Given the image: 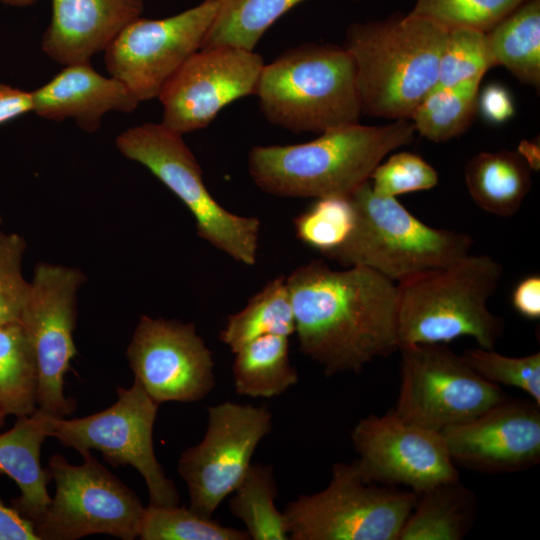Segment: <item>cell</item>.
Instances as JSON below:
<instances>
[{
    "label": "cell",
    "mask_w": 540,
    "mask_h": 540,
    "mask_svg": "<svg viewBox=\"0 0 540 540\" xmlns=\"http://www.w3.org/2000/svg\"><path fill=\"white\" fill-rule=\"evenodd\" d=\"M301 353L326 376L360 372L398 351L397 283L363 266L312 260L287 277Z\"/></svg>",
    "instance_id": "cell-1"
},
{
    "label": "cell",
    "mask_w": 540,
    "mask_h": 540,
    "mask_svg": "<svg viewBox=\"0 0 540 540\" xmlns=\"http://www.w3.org/2000/svg\"><path fill=\"white\" fill-rule=\"evenodd\" d=\"M415 132L410 119L382 126L342 125L306 143L254 146L248 170L256 186L271 195L349 197L370 180L387 154L410 144Z\"/></svg>",
    "instance_id": "cell-2"
},
{
    "label": "cell",
    "mask_w": 540,
    "mask_h": 540,
    "mask_svg": "<svg viewBox=\"0 0 540 540\" xmlns=\"http://www.w3.org/2000/svg\"><path fill=\"white\" fill-rule=\"evenodd\" d=\"M447 34L445 27L409 13L351 24L343 47L355 62L362 114L410 119L437 84Z\"/></svg>",
    "instance_id": "cell-3"
},
{
    "label": "cell",
    "mask_w": 540,
    "mask_h": 540,
    "mask_svg": "<svg viewBox=\"0 0 540 540\" xmlns=\"http://www.w3.org/2000/svg\"><path fill=\"white\" fill-rule=\"evenodd\" d=\"M503 272V266L491 256L469 253L397 283L399 347L446 344L469 336L479 347L494 349L504 322L489 310L488 301Z\"/></svg>",
    "instance_id": "cell-4"
},
{
    "label": "cell",
    "mask_w": 540,
    "mask_h": 540,
    "mask_svg": "<svg viewBox=\"0 0 540 540\" xmlns=\"http://www.w3.org/2000/svg\"><path fill=\"white\" fill-rule=\"evenodd\" d=\"M255 95L270 123L294 133L321 134L362 115L354 59L334 44L284 51L264 65Z\"/></svg>",
    "instance_id": "cell-5"
},
{
    "label": "cell",
    "mask_w": 540,
    "mask_h": 540,
    "mask_svg": "<svg viewBox=\"0 0 540 540\" xmlns=\"http://www.w3.org/2000/svg\"><path fill=\"white\" fill-rule=\"evenodd\" d=\"M355 222L347 240L327 258L363 266L395 283L449 265L470 253L471 236L427 225L396 197L376 194L370 180L352 195Z\"/></svg>",
    "instance_id": "cell-6"
},
{
    "label": "cell",
    "mask_w": 540,
    "mask_h": 540,
    "mask_svg": "<svg viewBox=\"0 0 540 540\" xmlns=\"http://www.w3.org/2000/svg\"><path fill=\"white\" fill-rule=\"evenodd\" d=\"M119 151L156 176L189 209L197 234L246 266L256 264L261 223L226 210L204 184L202 170L182 135L162 123H145L122 132Z\"/></svg>",
    "instance_id": "cell-7"
},
{
    "label": "cell",
    "mask_w": 540,
    "mask_h": 540,
    "mask_svg": "<svg viewBox=\"0 0 540 540\" xmlns=\"http://www.w3.org/2000/svg\"><path fill=\"white\" fill-rule=\"evenodd\" d=\"M417 494L367 480L355 461L333 464L328 486L284 508L292 540H399Z\"/></svg>",
    "instance_id": "cell-8"
},
{
    "label": "cell",
    "mask_w": 540,
    "mask_h": 540,
    "mask_svg": "<svg viewBox=\"0 0 540 540\" xmlns=\"http://www.w3.org/2000/svg\"><path fill=\"white\" fill-rule=\"evenodd\" d=\"M117 401L107 409L83 417L65 419L34 412L47 437L80 454L98 450L112 466L134 467L144 478L149 504L175 506L179 494L156 459L153 426L158 406L134 380L126 389L118 387Z\"/></svg>",
    "instance_id": "cell-9"
},
{
    "label": "cell",
    "mask_w": 540,
    "mask_h": 540,
    "mask_svg": "<svg viewBox=\"0 0 540 540\" xmlns=\"http://www.w3.org/2000/svg\"><path fill=\"white\" fill-rule=\"evenodd\" d=\"M83 463L70 464L62 455L50 457L48 470L56 493L33 524L39 540H75L108 534L123 540L139 535L145 507L137 495L110 473L90 451Z\"/></svg>",
    "instance_id": "cell-10"
},
{
    "label": "cell",
    "mask_w": 540,
    "mask_h": 540,
    "mask_svg": "<svg viewBox=\"0 0 540 540\" xmlns=\"http://www.w3.org/2000/svg\"><path fill=\"white\" fill-rule=\"evenodd\" d=\"M401 383L392 409L403 420L441 432L507 399L444 343L400 346Z\"/></svg>",
    "instance_id": "cell-11"
},
{
    "label": "cell",
    "mask_w": 540,
    "mask_h": 540,
    "mask_svg": "<svg viewBox=\"0 0 540 540\" xmlns=\"http://www.w3.org/2000/svg\"><path fill=\"white\" fill-rule=\"evenodd\" d=\"M83 281L78 269L39 263L20 314L37 364V409L48 416L65 417L76 409L64 395V376L77 353L73 331Z\"/></svg>",
    "instance_id": "cell-12"
},
{
    "label": "cell",
    "mask_w": 540,
    "mask_h": 540,
    "mask_svg": "<svg viewBox=\"0 0 540 540\" xmlns=\"http://www.w3.org/2000/svg\"><path fill=\"white\" fill-rule=\"evenodd\" d=\"M202 441L185 449L178 473L190 497V509L211 518L220 503L237 487L256 447L271 432L272 414L266 405L223 402L209 406Z\"/></svg>",
    "instance_id": "cell-13"
},
{
    "label": "cell",
    "mask_w": 540,
    "mask_h": 540,
    "mask_svg": "<svg viewBox=\"0 0 540 540\" xmlns=\"http://www.w3.org/2000/svg\"><path fill=\"white\" fill-rule=\"evenodd\" d=\"M218 6V0H204L168 18L133 20L104 50L108 72L139 102L158 98L176 71L201 48Z\"/></svg>",
    "instance_id": "cell-14"
},
{
    "label": "cell",
    "mask_w": 540,
    "mask_h": 540,
    "mask_svg": "<svg viewBox=\"0 0 540 540\" xmlns=\"http://www.w3.org/2000/svg\"><path fill=\"white\" fill-rule=\"evenodd\" d=\"M351 440L359 455L355 463L369 481L404 485L419 494L459 479L442 433L409 423L393 410L359 420Z\"/></svg>",
    "instance_id": "cell-15"
},
{
    "label": "cell",
    "mask_w": 540,
    "mask_h": 540,
    "mask_svg": "<svg viewBox=\"0 0 540 540\" xmlns=\"http://www.w3.org/2000/svg\"><path fill=\"white\" fill-rule=\"evenodd\" d=\"M264 65L254 50L226 45L199 49L158 97L162 124L181 135L205 128L225 106L256 94Z\"/></svg>",
    "instance_id": "cell-16"
},
{
    "label": "cell",
    "mask_w": 540,
    "mask_h": 540,
    "mask_svg": "<svg viewBox=\"0 0 540 540\" xmlns=\"http://www.w3.org/2000/svg\"><path fill=\"white\" fill-rule=\"evenodd\" d=\"M127 358L134 380L158 404L200 401L215 386L212 352L192 323L142 316Z\"/></svg>",
    "instance_id": "cell-17"
},
{
    "label": "cell",
    "mask_w": 540,
    "mask_h": 540,
    "mask_svg": "<svg viewBox=\"0 0 540 540\" xmlns=\"http://www.w3.org/2000/svg\"><path fill=\"white\" fill-rule=\"evenodd\" d=\"M441 433L454 463L486 473L522 471L540 460V404L507 398Z\"/></svg>",
    "instance_id": "cell-18"
},
{
    "label": "cell",
    "mask_w": 540,
    "mask_h": 540,
    "mask_svg": "<svg viewBox=\"0 0 540 540\" xmlns=\"http://www.w3.org/2000/svg\"><path fill=\"white\" fill-rule=\"evenodd\" d=\"M142 11L143 0H52L42 48L65 66L89 62Z\"/></svg>",
    "instance_id": "cell-19"
},
{
    "label": "cell",
    "mask_w": 540,
    "mask_h": 540,
    "mask_svg": "<svg viewBox=\"0 0 540 540\" xmlns=\"http://www.w3.org/2000/svg\"><path fill=\"white\" fill-rule=\"evenodd\" d=\"M33 110L50 120L72 118L87 132L96 131L109 111L131 112L139 104L115 77L96 72L89 62L66 65L51 81L32 92Z\"/></svg>",
    "instance_id": "cell-20"
},
{
    "label": "cell",
    "mask_w": 540,
    "mask_h": 540,
    "mask_svg": "<svg viewBox=\"0 0 540 540\" xmlns=\"http://www.w3.org/2000/svg\"><path fill=\"white\" fill-rule=\"evenodd\" d=\"M46 437L34 413L18 417L10 430L0 434V472L14 480L21 491L11 507L32 524L52 499L47 491L51 475L40 463Z\"/></svg>",
    "instance_id": "cell-21"
},
{
    "label": "cell",
    "mask_w": 540,
    "mask_h": 540,
    "mask_svg": "<svg viewBox=\"0 0 540 540\" xmlns=\"http://www.w3.org/2000/svg\"><path fill=\"white\" fill-rule=\"evenodd\" d=\"M530 168L519 152H480L465 166V183L481 209L508 217L519 210L530 191Z\"/></svg>",
    "instance_id": "cell-22"
},
{
    "label": "cell",
    "mask_w": 540,
    "mask_h": 540,
    "mask_svg": "<svg viewBox=\"0 0 540 540\" xmlns=\"http://www.w3.org/2000/svg\"><path fill=\"white\" fill-rule=\"evenodd\" d=\"M475 515V497L459 479L440 483L417 494L399 540H460Z\"/></svg>",
    "instance_id": "cell-23"
},
{
    "label": "cell",
    "mask_w": 540,
    "mask_h": 540,
    "mask_svg": "<svg viewBox=\"0 0 540 540\" xmlns=\"http://www.w3.org/2000/svg\"><path fill=\"white\" fill-rule=\"evenodd\" d=\"M234 354L232 375L239 395L272 398L298 382V373L289 358L287 336L257 337Z\"/></svg>",
    "instance_id": "cell-24"
},
{
    "label": "cell",
    "mask_w": 540,
    "mask_h": 540,
    "mask_svg": "<svg viewBox=\"0 0 540 540\" xmlns=\"http://www.w3.org/2000/svg\"><path fill=\"white\" fill-rule=\"evenodd\" d=\"M496 66L540 86V0H525L487 32Z\"/></svg>",
    "instance_id": "cell-25"
},
{
    "label": "cell",
    "mask_w": 540,
    "mask_h": 540,
    "mask_svg": "<svg viewBox=\"0 0 540 540\" xmlns=\"http://www.w3.org/2000/svg\"><path fill=\"white\" fill-rule=\"evenodd\" d=\"M268 334H295L293 308L286 279L278 276L253 295L246 306L227 318L220 340L235 353L251 340Z\"/></svg>",
    "instance_id": "cell-26"
},
{
    "label": "cell",
    "mask_w": 540,
    "mask_h": 540,
    "mask_svg": "<svg viewBox=\"0 0 540 540\" xmlns=\"http://www.w3.org/2000/svg\"><path fill=\"white\" fill-rule=\"evenodd\" d=\"M36 390L35 354L22 323L0 324V409L17 418L32 415Z\"/></svg>",
    "instance_id": "cell-27"
},
{
    "label": "cell",
    "mask_w": 540,
    "mask_h": 540,
    "mask_svg": "<svg viewBox=\"0 0 540 540\" xmlns=\"http://www.w3.org/2000/svg\"><path fill=\"white\" fill-rule=\"evenodd\" d=\"M218 1L217 13L200 49L226 45L253 51L266 30L304 0Z\"/></svg>",
    "instance_id": "cell-28"
},
{
    "label": "cell",
    "mask_w": 540,
    "mask_h": 540,
    "mask_svg": "<svg viewBox=\"0 0 540 540\" xmlns=\"http://www.w3.org/2000/svg\"><path fill=\"white\" fill-rule=\"evenodd\" d=\"M481 80L475 78L450 86L436 85L410 117L415 131L433 142H444L466 131L478 109Z\"/></svg>",
    "instance_id": "cell-29"
},
{
    "label": "cell",
    "mask_w": 540,
    "mask_h": 540,
    "mask_svg": "<svg viewBox=\"0 0 540 540\" xmlns=\"http://www.w3.org/2000/svg\"><path fill=\"white\" fill-rule=\"evenodd\" d=\"M230 512L254 540L289 539L286 518L275 506L277 486L270 465L252 464L231 493Z\"/></svg>",
    "instance_id": "cell-30"
},
{
    "label": "cell",
    "mask_w": 540,
    "mask_h": 540,
    "mask_svg": "<svg viewBox=\"0 0 540 540\" xmlns=\"http://www.w3.org/2000/svg\"><path fill=\"white\" fill-rule=\"evenodd\" d=\"M138 537L142 540H249L246 531L226 527L190 508L145 507Z\"/></svg>",
    "instance_id": "cell-31"
},
{
    "label": "cell",
    "mask_w": 540,
    "mask_h": 540,
    "mask_svg": "<svg viewBox=\"0 0 540 540\" xmlns=\"http://www.w3.org/2000/svg\"><path fill=\"white\" fill-rule=\"evenodd\" d=\"M355 222V209L349 197L318 198L294 220L296 237L306 246L327 257L349 237Z\"/></svg>",
    "instance_id": "cell-32"
},
{
    "label": "cell",
    "mask_w": 540,
    "mask_h": 540,
    "mask_svg": "<svg viewBox=\"0 0 540 540\" xmlns=\"http://www.w3.org/2000/svg\"><path fill=\"white\" fill-rule=\"evenodd\" d=\"M496 66L487 33L472 28L448 30L439 64L437 86H450L469 79H482Z\"/></svg>",
    "instance_id": "cell-33"
},
{
    "label": "cell",
    "mask_w": 540,
    "mask_h": 540,
    "mask_svg": "<svg viewBox=\"0 0 540 540\" xmlns=\"http://www.w3.org/2000/svg\"><path fill=\"white\" fill-rule=\"evenodd\" d=\"M525 0H416L409 14L446 29L491 30Z\"/></svg>",
    "instance_id": "cell-34"
},
{
    "label": "cell",
    "mask_w": 540,
    "mask_h": 540,
    "mask_svg": "<svg viewBox=\"0 0 540 540\" xmlns=\"http://www.w3.org/2000/svg\"><path fill=\"white\" fill-rule=\"evenodd\" d=\"M466 364L485 380L516 387L540 404V353L523 357L502 355L494 349H466L461 355Z\"/></svg>",
    "instance_id": "cell-35"
},
{
    "label": "cell",
    "mask_w": 540,
    "mask_h": 540,
    "mask_svg": "<svg viewBox=\"0 0 540 540\" xmlns=\"http://www.w3.org/2000/svg\"><path fill=\"white\" fill-rule=\"evenodd\" d=\"M373 191L381 196L398 195L429 190L438 184V173L421 156L411 152H398L380 163L370 177Z\"/></svg>",
    "instance_id": "cell-36"
},
{
    "label": "cell",
    "mask_w": 540,
    "mask_h": 540,
    "mask_svg": "<svg viewBox=\"0 0 540 540\" xmlns=\"http://www.w3.org/2000/svg\"><path fill=\"white\" fill-rule=\"evenodd\" d=\"M25 249L21 236L0 231V324L18 321L26 301L30 282L22 274Z\"/></svg>",
    "instance_id": "cell-37"
},
{
    "label": "cell",
    "mask_w": 540,
    "mask_h": 540,
    "mask_svg": "<svg viewBox=\"0 0 540 540\" xmlns=\"http://www.w3.org/2000/svg\"><path fill=\"white\" fill-rule=\"evenodd\" d=\"M478 108L483 117L494 124L504 123L514 114L512 97L499 84H490L479 92Z\"/></svg>",
    "instance_id": "cell-38"
},
{
    "label": "cell",
    "mask_w": 540,
    "mask_h": 540,
    "mask_svg": "<svg viewBox=\"0 0 540 540\" xmlns=\"http://www.w3.org/2000/svg\"><path fill=\"white\" fill-rule=\"evenodd\" d=\"M513 308L523 317L531 320L540 318V277L530 275L522 279L511 296Z\"/></svg>",
    "instance_id": "cell-39"
},
{
    "label": "cell",
    "mask_w": 540,
    "mask_h": 540,
    "mask_svg": "<svg viewBox=\"0 0 540 540\" xmlns=\"http://www.w3.org/2000/svg\"><path fill=\"white\" fill-rule=\"evenodd\" d=\"M0 540H39L33 524L0 500Z\"/></svg>",
    "instance_id": "cell-40"
},
{
    "label": "cell",
    "mask_w": 540,
    "mask_h": 540,
    "mask_svg": "<svg viewBox=\"0 0 540 540\" xmlns=\"http://www.w3.org/2000/svg\"><path fill=\"white\" fill-rule=\"evenodd\" d=\"M32 110V92L0 84V124Z\"/></svg>",
    "instance_id": "cell-41"
},
{
    "label": "cell",
    "mask_w": 540,
    "mask_h": 540,
    "mask_svg": "<svg viewBox=\"0 0 540 540\" xmlns=\"http://www.w3.org/2000/svg\"><path fill=\"white\" fill-rule=\"evenodd\" d=\"M4 3L10 4V5H28L33 3L36 0H0Z\"/></svg>",
    "instance_id": "cell-42"
},
{
    "label": "cell",
    "mask_w": 540,
    "mask_h": 540,
    "mask_svg": "<svg viewBox=\"0 0 540 540\" xmlns=\"http://www.w3.org/2000/svg\"><path fill=\"white\" fill-rule=\"evenodd\" d=\"M7 414L0 409V429L4 426Z\"/></svg>",
    "instance_id": "cell-43"
},
{
    "label": "cell",
    "mask_w": 540,
    "mask_h": 540,
    "mask_svg": "<svg viewBox=\"0 0 540 540\" xmlns=\"http://www.w3.org/2000/svg\"><path fill=\"white\" fill-rule=\"evenodd\" d=\"M0 223H1V217H0Z\"/></svg>",
    "instance_id": "cell-44"
}]
</instances>
